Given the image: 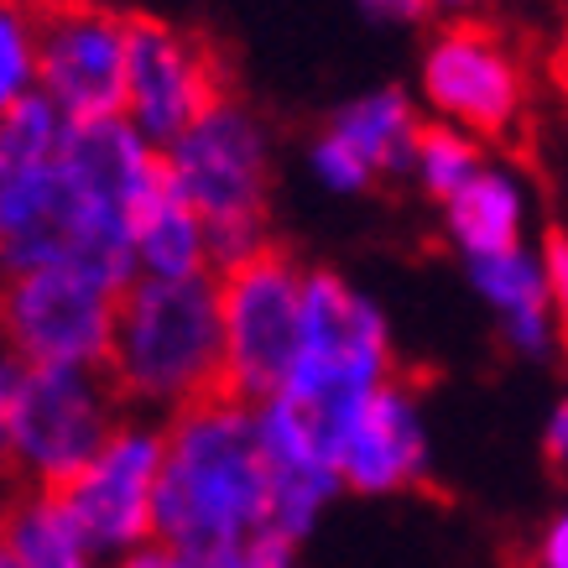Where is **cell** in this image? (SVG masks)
Listing matches in <instances>:
<instances>
[{
  "label": "cell",
  "mask_w": 568,
  "mask_h": 568,
  "mask_svg": "<svg viewBox=\"0 0 568 568\" xmlns=\"http://www.w3.org/2000/svg\"><path fill=\"white\" fill-rule=\"evenodd\" d=\"M168 193V156L136 125L69 121L42 94L0 115V266H69L110 293L136 282V224Z\"/></svg>",
  "instance_id": "obj_1"
},
{
  "label": "cell",
  "mask_w": 568,
  "mask_h": 568,
  "mask_svg": "<svg viewBox=\"0 0 568 568\" xmlns=\"http://www.w3.org/2000/svg\"><path fill=\"white\" fill-rule=\"evenodd\" d=\"M272 527V469L261 454L256 407L214 392L173 417L156 485V537L183 542H251Z\"/></svg>",
  "instance_id": "obj_2"
},
{
  "label": "cell",
  "mask_w": 568,
  "mask_h": 568,
  "mask_svg": "<svg viewBox=\"0 0 568 568\" xmlns=\"http://www.w3.org/2000/svg\"><path fill=\"white\" fill-rule=\"evenodd\" d=\"M104 371L121 386V396L146 407H173V413L224 392L220 282L214 276H193V282L136 276L121 293L115 349Z\"/></svg>",
  "instance_id": "obj_3"
},
{
  "label": "cell",
  "mask_w": 568,
  "mask_h": 568,
  "mask_svg": "<svg viewBox=\"0 0 568 568\" xmlns=\"http://www.w3.org/2000/svg\"><path fill=\"white\" fill-rule=\"evenodd\" d=\"M392 381V334L386 318L345 276L308 272L303 282V328L282 396L308 417L324 454L339 465L349 428L361 423L371 396Z\"/></svg>",
  "instance_id": "obj_4"
},
{
  "label": "cell",
  "mask_w": 568,
  "mask_h": 568,
  "mask_svg": "<svg viewBox=\"0 0 568 568\" xmlns=\"http://www.w3.org/2000/svg\"><path fill=\"white\" fill-rule=\"evenodd\" d=\"M168 189L209 224V251L220 272H235L266 251V189L272 141L256 110L241 100H214L204 121L168 146Z\"/></svg>",
  "instance_id": "obj_5"
},
{
  "label": "cell",
  "mask_w": 568,
  "mask_h": 568,
  "mask_svg": "<svg viewBox=\"0 0 568 568\" xmlns=\"http://www.w3.org/2000/svg\"><path fill=\"white\" fill-rule=\"evenodd\" d=\"M121 428V386L110 371L84 365H27L11 417V459L32 490H63L84 475Z\"/></svg>",
  "instance_id": "obj_6"
},
{
  "label": "cell",
  "mask_w": 568,
  "mask_h": 568,
  "mask_svg": "<svg viewBox=\"0 0 568 568\" xmlns=\"http://www.w3.org/2000/svg\"><path fill=\"white\" fill-rule=\"evenodd\" d=\"M303 282L293 256L261 251L235 272H220V318H224V392L261 407L282 396L303 328Z\"/></svg>",
  "instance_id": "obj_7"
},
{
  "label": "cell",
  "mask_w": 568,
  "mask_h": 568,
  "mask_svg": "<svg viewBox=\"0 0 568 568\" xmlns=\"http://www.w3.org/2000/svg\"><path fill=\"white\" fill-rule=\"evenodd\" d=\"M121 293L69 266H42L6 282L0 339L17 349L21 365H84L104 371L115 349Z\"/></svg>",
  "instance_id": "obj_8"
},
{
  "label": "cell",
  "mask_w": 568,
  "mask_h": 568,
  "mask_svg": "<svg viewBox=\"0 0 568 568\" xmlns=\"http://www.w3.org/2000/svg\"><path fill=\"white\" fill-rule=\"evenodd\" d=\"M162 459H168V433L121 423L115 438L89 459L84 475H73L58 490L89 552H136L146 537H156Z\"/></svg>",
  "instance_id": "obj_9"
},
{
  "label": "cell",
  "mask_w": 568,
  "mask_h": 568,
  "mask_svg": "<svg viewBox=\"0 0 568 568\" xmlns=\"http://www.w3.org/2000/svg\"><path fill=\"white\" fill-rule=\"evenodd\" d=\"M131 73V21L84 0H63L42 17V84L69 121H115L125 115Z\"/></svg>",
  "instance_id": "obj_10"
},
{
  "label": "cell",
  "mask_w": 568,
  "mask_h": 568,
  "mask_svg": "<svg viewBox=\"0 0 568 568\" xmlns=\"http://www.w3.org/2000/svg\"><path fill=\"white\" fill-rule=\"evenodd\" d=\"M423 100L469 136H500L511 131L527 104V79L511 48L485 27H448L423 52Z\"/></svg>",
  "instance_id": "obj_11"
},
{
  "label": "cell",
  "mask_w": 568,
  "mask_h": 568,
  "mask_svg": "<svg viewBox=\"0 0 568 568\" xmlns=\"http://www.w3.org/2000/svg\"><path fill=\"white\" fill-rule=\"evenodd\" d=\"M220 100V69L199 37L168 21H131V73H125V121L152 146H173Z\"/></svg>",
  "instance_id": "obj_12"
},
{
  "label": "cell",
  "mask_w": 568,
  "mask_h": 568,
  "mask_svg": "<svg viewBox=\"0 0 568 568\" xmlns=\"http://www.w3.org/2000/svg\"><path fill=\"white\" fill-rule=\"evenodd\" d=\"M423 475H428V433L417 396L386 381L339 448V480L365 496H381V490H407Z\"/></svg>",
  "instance_id": "obj_13"
},
{
  "label": "cell",
  "mask_w": 568,
  "mask_h": 568,
  "mask_svg": "<svg viewBox=\"0 0 568 568\" xmlns=\"http://www.w3.org/2000/svg\"><path fill=\"white\" fill-rule=\"evenodd\" d=\"M469 282L475 293L500 313L506 339L521 355H548L552 349V293H548V266L542 256H532L527 245L496 251V256H475L469 261Z\"/></svg>",
  "instance_id": "obj_14"
},
{
  "label": "cell",
  "mask_w": 568,
  "mask_h": 568,
  "mask_svg": "<svg viewBox=\"0 0 568 568\" xmlns=\"http://www.w3.org/2000/svg\"><path fill=\"white\" fill-rule=\"evenodd\" d=\"M448 235L465 251V261L475 256H496L521 245V224H527V193H521L517 173L506 168H485L469 189H459L444 204Z\"/></svg>",
  "instance_id": "obj_15"
},
{
  "label": "cell",
  "mask_w": 568,
  "mask_h": 568,
  "mask_svg": "<svg viewBox=\"0 0 568 568\" xmlns=\"http://www.w3.org/2000/svg\"><path fill=\"white\" fill-rule=\"evenodd\" d=\"M328 131L345 141L349 152H361L365 168L376 178L381 173H413V152H417V136H423L417 110L402 89H371L361 100H349L345 110L334 115Z\"/></svg>",
  "instance_id": "obj_16"
},
{
  "label": "cell",
  "mask_w": 568,
  "mask_h": 568,
  "mask_svg": "<svg viewBox=\"0 0 568 568\" xmlns=\"http://www.w3.org/2000/svg\"><path fill=\"white\" fill-rule=\"evenodd\" d=\"M0 548L11 552L17 568H94V552L63 511L58 490H32L11 500L0 511Z\"/></svg>",
  "instance_id": "obj_17"
},
{
  "label": "cell",
  "mask_w": 568,
  "mask_h": 568,
  "mask_svg": "<svg viewBox=\"0 0 568 568\" xmlns=\"http://www.w3.org/2000/svg\"><path fill=\"white\" fill-rule=\"evenodd\" d=\"M209 266H214V251H209L204 214L168 189L136 224V276L193 282V276H209Z\"/></svg>",
  "instance_id": "obj_18"
},
{
  "label": "cell",
  "mask_w": 568,
  "mask_h": 568,
  "mask_svg": "<svg viewBox=\"0 0 568 568\" xmlns=\"http://www.w3.org/2000/svg\"><path fill=\"white\" fill-rule=\"evenodd\" d=\"M42 84V17L27 0H0V115Z\"/></svg>",
  "instance_id": "obj_19"
},
{
  "label": "cell",
  "mask_w": 568,
  "mask_h": 568,
  "mask_svg": "<svg viewBox=\"0 0 568 568\" xmlns=\"http://www.w3.org/2000/svg\"><path fill=\"white\" fill-rule=\"evenodd\" d=\"M485 168H490V162L480 156V146H475L469 131H459V125H423L417 152H413V178L438 204H448L459 189H469Z\"/></svg>",
  "instance_id": "obj_20"
},
{
  "label": "cell",
  "mask_w": 568,
  "mask_h": 568,
  "mask_svg": "<svg viewBox=\"0 0 568 568\" xmlns=\"http://www.w3.org/2000/svg\"><path fill=\"white\" fill-rule=\"evenodd\" d=\"M308 168H313V178H318L328 193H361V189H371V183H376V173L365 168V156L349 152L334 131H324V136L313 141Z\"/></svg>",
  "instance_id": "obj_21"
},
{
  "label": "cell",
  "mask_w": 568,
  "mask_h": 568,
  "mask_svg": "<svg viewBox=\"0 0 568 568\" xmlns=\"http://www.w3.org/2000/svg\"><path fill=\"white\" fill-rule=\"evenodd\" d=\"M21 376H27L21 355L0 339V480H6V475H17V459H11V417H17Z\"/></svg>",
  "instance_id": "obj_22"
},
{
  "label": "cell",
  "mask_w": 568,
  "mask_h": 568,
  "mask_svg": "<svg viewBox=\"0 0 568 568\" xmlns=\"http://www.w3.org/2000/svg\"><path fill=\"white\" fill-rule=\"evenodd\" d=\"M542 266H548L552 308H558V318L568 324V235H548V245H542Z\"/></svg>",
  "instance_id": "obj_23"
},
{
  "label": "cell",
  "mask_w": 568,
  "mask_h": 568,
  "mask_svg": "<svg viewBox=\"0 0 568 568\" xmlns=\"http://www.w3.org/2000/svg\"><path fill=\"white\" fill-rule=\"evenodd\" d=\"M293 537L272 532V527H261L256 537H251V552H245V568H293Z\"/></svg>",
  "instance_id": "obj_24"
},
{
  "label": "cell",
  "mask_w": 568,
  "mask_h": 568,
  "mask_svg": "<svg viewBox=\"0 0 568 568\" xmlns=\"http://www.w3.org/2000/svg\"><path fill=\"white\" fill-rule=\"evenodd\" d=\"M361 11L376 21H417L428 6L423 0H361Z\"/></svg>",
  "instance_id": "obj_25"
},
{
  "label": "cell",
  "mask_w": 568,
  "mask_h": 568,
  "mask_svg": "<svg viewBox=\"0 0 568 568\" xmlns=\"http://www.w3.org/2000/svg\"><path fill=\"white\" fill-rule=\"evenodd\" d=\"M542 568H568V517H558L548 527V537H542Z\"/></svg>",
  "instance_id": "obj_26"
},
{
  "label": "cell",
  "mask_w": 568,
  "mask_h": 568,
  "mask_svg": "<svg viewBox=\"0 0 568 568\" xmlns=\"http://www.w3.org/2000/svg\"><path fill=\"white\" fill-rule=\"evenodd\" d=\"M548 459L558 469H568V396L558 402V413H552V423H548Z\"/></svg>",
  "instance_id": "obj_27"
},
{
  "label": "cell",
  "mask_w": 568,
  "mask_h": 568,
  "mask_svg": "<svg viewBox=\"0 0 568 568\" xmlns=\"http://www.w3.org/2000/svg\"><path fill=\"white\" fill-rule=\"evenodd\" d=\"M121 568H173V552L168 548H136V552H125Z\"/></svg>",
  "instance_id": "obj_28"
},
{
  "label": "cell",
  "mask_w": 568,
  "mask_h": 568,
  "mask_svg": "<svg viewBox=\"0 0 568 568\" xmlns=\"http://www.w3.org/2000/svg\"><path fill=\"white\" fill-rule=\"evenodd\" d=\"M428 11H444V17H469V11H480L485 0H423Z\"/></svg>",
  "instance_id": "obj_29"
},
{
  "label": "cell",
  "mask_w": 568,
  "mask_h": 568,
  "mask_svg": "<svg viewBox=\"0 0 568 568\" xmlns=\"http://www.w3.org/2000/svg\"><path fill=\"white\" fill-rule=\"evenodd\" d=\"M6 282H11V272H6V266H0V303H6Z\"/></svg>",
  "instance_id": "obj_30"
},
{
  "label": "cell",
  "mask_w": 568,
  "mask_h": 568,
  "mask_svg": "<svg viewBox=\"0 0 568 568\" xmlns=\"http://www.w3.org/2000/svg\"><path fill=\"white\" fill-rule=\"evenodd\" d=\"M0 568H17V564H11V552H6V548H0Z\"/></svg>",
  "instance_id": "obj_31"
},
{
  "label": "cell",
  "mask_w": 568,
  "mask_h": 568,
  "mask_svg": "<svg viewBox=\"0 0 568 568\" xmlns=\"http://www.w3.org/2000/svg\"><path fill=\"white\" fill-rule=\"evenodd\" d=\"M564 69H568V37H564Z\"/></svg>",
  "instance_id": "obj_32"
},
{
  "label": "cell",
  "mask_w": 568,
  "mask_h": 568,
  "mask_svg": "<svg viewBox=\"0 0 568 568\" xmlns=\"http://www.w3.org/2000/svg\"><path fill=\"white\" fill-rule=\"evenodd\" d=\"M27 6H37V0H27Z\"/></svg>",
  "instance_id": "obj_33"
}]
</instances>
